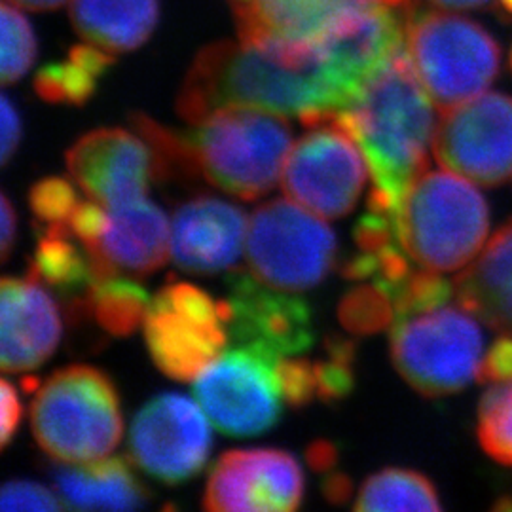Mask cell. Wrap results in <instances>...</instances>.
<instances>
[{"mask_svg": "<svg viewBox=\"0 0 512 512\" xmlns=\"http://www.w3.org/2000/svg\"><path fill=\"white\" fill-rule=\"evenodd\" d=\"M348 99L315 40L217 42L196 57L177 110L194 124L224 107H251L283 116L342 110Z\"/></svg>", "mask_w": 512, "mask_h": 512, "instance_id": "1", "label": "cell"}, {"mask_svg": "<svg viewBox=\"0 0 512 512\" xmlns=\"http://www.w3.org/2000/svg\"><path fill=\"white\" fill-rule=\"evenodd\" d=\"M365 154L374 179L368 205L399 219L404 196L425 173L435 139V103L406 48L374 74L348 107L336 110Z\"/></svg>", "mask_w": 512, "mask_h": 512, "instance_id": "2", "label": "cell"}, {"mask_svg": "<svg viewBox=\"0 0 512 512\" xmlns=\"http://www.w3.org/2000/svg\"><path fill=\"white\" fill-rule=\"evenodd\" d=\"M160 156L194 167L205 181L243 200L268 194L283 175L293 131L283 114L224 107L173 133L147 118L135 120Z\"/></svg>", "mask_w": 512, "mask_h": 512, "instance_id": "3", "label": "cell"}, {"mask_svg": "<svg viewBox=\"0 0 512 512\" xmlns=\"http://www.w3.org/2000/svg\"><path fill=\"white\" fill-rule=\"evenodd\" d=\"M397 226L404 251L418 268L461 272L486 247L490 209L465 177L448 169L425 171L408 188Z\"/></svg>", "mask_w": 512, "mask_h": 512, "instance_id": "4", "label": "cell"}, {"mask_svg": "<svg viewBox=\"0 0 512 512\" xmlns=\"http://www.w3.org/2000/svg\"><path fill=\"white\" fill-rule=\"evenodd\" d=\"M31 427L38 446L61 463L109 458L124 429L116 387L93 366L57 370L31 403Z\"/></svg>", "mask_w": 512, "mask_h": 512, "instance_id": "5", "label": "cell"}, {"mask_svg": "<svg viewBox=\"0 0 512 512\" xmlns=\"http://www.w3.org/2000/svg\"><path fill=\"white\" fill-rule=\"evenodd\" d=\"M404 37L416 74L439 112L486 92L499 74V44L473 19L408 6Z\"/></svg>", "mask_w": 512, "mask_h": 512, "instance_id": "6", "label": "cell"}, {"mask_svg": "<svg viewBox=\"0 0 512 512\" xmlns=\"http://www.w3.org/2000/svg\"><path fill=\"white\" fill-rule=\"evenodd\" d=\"M391 357L399 374L421 395H450L478 380L484 338L475 315L448 302L397 319L391 329Z\"/></svg>", "mask_w": 512, "mask_h": 512, "instance_id": "7", "label": "cell"}, {"mask_svg": "<svg viewBox=\"0 0 512 512\" xmlns=\"http://www.w3.org/2000/svg\"><path fill=\"white\" fill-rule=\"evenodd\" d=\"M302 122L308 131L289 150L283 190L317 217L340 219L363 194L365 154L336 110L304 116Z\"/></svg>", "mask_w": 512, "mask_h": 512, "instance_id": "8", "label": "cell"}, {"mask_svg": "<svg viewBox=\"0 0 512 512\" xmlns=\"http://www.w3.org/2000/svg\"><path fill=\"white\" fill-rule=\"evenodd\" d=\"M245 256L256 279L283 291L319 285L334 264L336 236L296 202L264 203L247 224Z\"/></svg>", "mask_w": 512, "mask_h": 512, "instance_id": "9", "label": "cell"}, {"mask_svg": "<svg viewBox=\"0 0 512 512\" xmlns=\"http://www.w3.org/2000/svg\"><path fill=\"white\" fill-rule=\"evenodd\" d=\"M143 325L154 365L179 382L196 380L230 340L226 304L190 283H171L156 294Z\"/></svg>", "mask_w": 512, "mask_h": 512, "instance_id": "10", "label": "cell"}, {"mask_svg": "<svg viewBox=\"0 0 512 512\" xmlns=\"http://www.w3.org/2000/svg\"><path fill=\"white\" fill-rule=\"evenodd\" d=\"M194 395L213 425L232 437H253L272 429L283 410V389L275 361L255 351H224L196 378Z\"/></svg>", "mask_w": 512, "mask_h": 512, "instance_id": "11", "label": "cell"}, {"mask_svg": "<svg viewBox=\"0 0 512 512\" xmlns=\"http://www.w3.org/2000/svg\"><path fill=\"white\" fill-rule=\"evenodd\" d=\"M433 152L442 169L480 186L512 177V97L480 93L458 107L440 110Z\"/></svg>", "mask_w": 512, "mask_h": 512, "instance_id": "12", "label": "cell"}, {"mask_svg": "<svg viewBox=\"0 0 512 512\" xmlns=\"http://www.w3.org/2000/svg\"><path fill=\"white\" fill-rule=\"evenodd\" d=\"M202 406L164 393L148 401L129 429V458L147 475L181 484L198 475L211 452V431Z\"/></svg>", "mask_w": 512, "mask_h": 512, "instance_id": "13", "label": "cell"}, {"mask_svg": "<svg viewBox=\"0 0 512 512\" xmlns=\"http://www.w3.org/2000/svg\"><path fill=\"white\" fill-rule=\"evenodd\" d=\"M224 304L230 340L275 363L310 349L315 340L310 304L249 274L230 277Z\"/></svg>", "mask_w": 512, "mask_h": 512, "instance_id": "14", "label": "cell"}, {"mask_svg": "<svg viewBox=\"0 0 512 512\" xmlns=\"http://www.w3.org/2000/svg\"><path fill=\"white\" fill-rule=\"evenodd\" d=\"M304 476L283 450H232L211 469L203 509L211 512H289L300 507Z\"/></svg>", "mask_w": 512, "mask_h": 512, "instance_id": "15", "label": "cell"}, {"mask_svg": "<svg viewBox=\"0 0 512 512\" xmlns=\"http://www.w3.org/2000/svg\"><path fill=\"white\" fill-rule=\"evenodd\" d=\"M154 164L152 145L126 129H97L67 152L74 183L107 207L145 198Z\"/></svg>", "mask_w": 512, "mask_h": 512, "instance_id": "16", "label": "cell"}, {"mask_svg": "<svg viewBox=\"0 0 512 512\" xmlns=\"http://www.w3.org/2000/svg\"><path fill=\"white\" fill-rule=\"evenodd\" d=\"M249 220L219 198L183 203L171 220V258L192 274H217L238 264Z\"/></svg>", "mask_w": 512, "mask_h": 512, "instance_id": "17", "label": "cell"}, {"mask_svg": "<svg viewBox=\"0 0 512 512\" xmlns=\"http://www.w3.org/2000/svg\"><path fill=\"white\" fill-rule=\"evenodd\" d=\"M171 226L164 211L145 198L107 207L97 241L86 249L95 279L131 272L152 274L171 255Z\"/></svg>", "mask_w": 512, "mask_h": 512, "instance_id": "18", "label": "cell"}, {"mask_svg": "<svg viewBox=\"0 0 512 512\" xmlns=\"http://www.w3.org/2000/svg\"><path fill=\"white\" fill-rule=\"evenodd\" d=\"M61 338V319L52 296L33 279L6 277L0 285L2 372H27L42 365Z\"/></svg>", "mask_w": 512, "mask_h": 512, "instance_id": "19", "label": "cell"}, {"mask_svg": "<svg viewBox=\"0 0 512 512\" xmlns=\"http://www.w3.org/2000/svg\"><path fill=\"white\" fill-rule=\"evenodd\" d=\"M239 38L310 42L355 6L353 0H230Z\"/></svg>", "mask_w": 512, "mask_h": 512, "instance_id": "20", "label": "cell"}, {"mask_svg": "<svg viewBox=\"0 0 512 512\" xmlns=\"http://www.w3.org/2000/svg\"><path fill=\"white\" fill-rule=\"evenodd\" d=\"M456 300L488 327L512 336V220L454 279Z\"/></svg>", "mask_w": 512, "mask_h": 512, "instance_id": "21", "label": "cell"}, {"mask_svg": "<svg viewBox=\"0 0 512 512\" xmlns=\"http://www.w3.org/2000/svg\"><path fill=\"white\" fill-rule=\"evenodd\" d=\"M54 482L65 505L78 511H137L150 499L124 458L57 469Z\"/></svg>", "mask_w": 512, "mask_h": 512, "instance_id": "22", "label": "cell"}, {"mask_svg": "<svg viewBox=\"0 0 512 512\" xmlns=\"http://www.w3.org/2000/svg\"><path fill=\"white\" fill-rule=\"evenodd\" d=\"M158 16V0H71L74 31L114 57L143 46Z\"/></svg>", "mask_w": 512, "mask_h": 512, "instance_id": "23", "label": "cell"}, {"mask_svg": "<svg viewBox=\"0 0 512 512\" xmlns=\"http://www.w3.org/2000/svg\"><path fill=\"white\" fill-rule=\"evenodd\" d=\"M67 230L40 232L29 275L48 289L76 302L86 300L95 283L92 260Z\"/></svg>", "mask_w": 512, "mask_h": 512, "instance_id": "24", "label": "cell"}, {"mask_svg": "<svg viewBox=\"0 0 512 512\" xmlns=\"http://www.w3.org/2000/svg\"><path fill=\"white\" fill-rule=\"evenodd\" d=\"M114 55L92 44L71 50L65 61L44 67L35 80L37 93L48 103L82 105L97 88V80L109 69Z\"/></svg>", "mask_w": 512, "mask_h": 512, "instance_id": "25", "label": "cell"}, {"mask_svg": "<svg viewBox=\"0 0 512 512\" xmlns=\"http://www.w3.org/2000/svg\"><path fill=\"white\" fill-rule=\"evenodd\" d=\"M355 511H440L439 495L431 480L408 469H384L366 478Z\"/></svg>", "mask_w": 512, "mask_h": 512, "instance_id": "26", "label": "cell"}, {"mask_svg": "<svg viewBox=\"0 0 512 512\" xmlns=\"http://www.w3.org/2000/svg\"><path fill=\"white\" fill-rule=\"evenodd\" d=\"M150 300L139 283L114 274L95 279L86 306L101 329L112 336H128L145 323Z\"/></svg>", "mask_w": 512, "mask_h": 512, "instance_id": "27", "label": "cell"}, {"mask_svg": "<svg viewBox=\"0 0 512 512\" xmlns=\"http://www.w3.org/2000/svg\"><path fill=\"white\" fill-rule=\"evenodd\" d=\"M478 440L490 458L512 467V382L494 384L482 395Z\"/></svg>", "mask_w": 512, "mask_h": 512, "instance_id": "28", "label": "cell"}, {"mask_svg": "<svg viewBox=\"0 0 512 512\" xmlns=\"http://www.w3.org/2000/svg\"><path fill=\"white\" fill-rule=\"evenodd\" d=\"M2 65L0 76L8 86L23 78L37 55V40L31 23L19 12L18 6L4 0L2 4Z\"/></svg>", "mask_w": 512, "mask_h": 512, "instance_id": "29", "label": "cell"}, {"mask_svg": "<svg viewBox=\"0 0 512 512\" xmlns=\"http://www.w3.org/2000/svg\"><path fill=\"white\" fill-rule=\"evenodd\" d=\"M340 321L351 332H376L393 325L395 306L391 296L376 283L351 289L340 304Z\"/></svg>", "mask_w": 512, "mask_h": 512, "instance_id": "30", "label": "cell"}, {"mask_svg": "<svg viewBox=\"0 0 512 512\" xmlns=\"http://www.w3.org/2000/svg\"><path fill=\"white\" fill-rule=\"evenodd\" d=\"M353 361L355 348L348 340L334 336L325 344V355L313 361L317 397L323 403H336L351 393L355 380Z\"/></svg>", "mask_w": 512, "mask_h": 512, "instance_id": "31", "label": "cell"}, {"mask_svg": "<svg viewBox=\"0 0 512 512\" xmlns=\"http://www.w3.org/2000/svg\"><path fill=\"white\" fill-rule=\"evenodd\" d=\"M73 183L67 179H44L31 188L29 203L37 217L40 232L44 230H67L76 207L80 205Z\"/></svg>", "mask_w": 512, "mask_h": 512, "instance_id": "32", "label": "cell"}, {"mask_svg": "<svg viewBox=\"0 0 512 512\" xmlns=\"http://www.w3.org/2000/svg\"><path fill=\"white\" fill-rule=\"evenodd\" d=\"M0 509L12 511H61L67 509L65 501L54 492L29 480H10L0 495Z\"/></svg>", "mask_w": 512, "mask_h": 512, "instance_id": "33", "label": "cell"}, {"mask_svg": "<svg viewBox=\"0 0 512 512\" xmlns=\"http://www.w3.org/2000/svg\"><path fill=\"white\" fill-rule=\"evenodd\" d=\"M275 368H277V376L281 382L285 401L291 406L294 408L306 406L317 397L313 361L285 357L275 363Z\"/></svg>", "mask_w": 512, "mask_h": 512, "instance_id": "34", "label": "cell"}, {"mask_svg": "<svg viewBox=\"0 0 512 512\" xmlns=\"http://www.w3.org/2000/svg\"><path fill=\"white\" fill-rule=\"evenodd\" d=\"M478 380L488 384L512 382V336L503 334V338L497 340L486 353Z\"/></svg>", "mask_w": 512, "mask_h": 512, "instance_id": "35", "label": "cell"}, {"mask_svg": "<svg viewBox=\"0 0 512 512\" xmlns=\"http://www.w3.org/2000/svg\"><path fill=\"white\" fill-rule=\"evenodd\" d=\"M21 420V404L18 393L10 382L0 384V444L6 446Z\"/></svg>", "mask_w": 512, "mask_h": 512, "instance_id": "36", "label": "cell"}, {"mask_svg": "<svg viewBox=\"0 0 512 512\" xmlns=\"http://www.w3.org/2000/svg\"><path fill=\"white\" fill-rule=\"evenodd\" d=\"M2 145H0V152L2 158L0 162L2 165L10 162V156L16 152L18 148L19 137H21V122H19V114L16 107L12 105V101L8 99V95H2Z\"/></svg>", "mask_w": 512, "mask_h": 512, "instance_id": "37", "label": "cell"}, {"mask_svg": "<svg viewBox=\"0 0 512 512\" xmlns=\"http://www.w3.org/2000/svg\"><path fill=\"white\" fill-rule=\"evenodd\" d=\"M14 230H16V217H14L12 205L8 202L6 194H2V207H0V255H2V260H6L10 255Z\"/></svg>", "mask_w": 512, "mask_h": 512, "instance_id": "38", "label": "cell"}, {"mask_svg": "<svg viewBox=\"0 0 512 512\" xmlns=\"http://www.w3.org/2000/svg\"><path fill=\"white\" fill-rule=\"evenodd\" d=\"M23 10H33V12H46V10H55L63 6L67 0H6Z\"/></svg>", "mask_w": 512, "mask_h": 512, "instance_id": "39", "label": "cell"}, {"mask_svg": "<svg viewBox=\"0 0 512 512\" xmlns=\"http://www.w3.org/2000/svg\"><path fill=\"white\" fill-rule=\"evenodd\" d=\"M435 6L446 10H473L488 4L490 0H431Z\"/></svg>", "mask_w": 512, "mask_h": 512, "instance_id": "40", "label": "cell"}, {"mask_svg": "<svg viewBox=\"0 0 512 512\" xmlns=\"http://www.w3.org/2000/svg\"><path fill=\"white\" fill-rule=\"evenodd\" d=\"M499 2H501V6H503L505 12L512 14V0H499Z\"/></svg>", "mask_w": 512, "mask_h": 512, "instance_id": "41", "label": "cell"}, {"mask_svg": "<svg viewBox=\"0 0 512 512\" xmlns=\"http://www.w3.org/2000/svg\"><path fill=\"white\" fill-rule=\"evenodd\" d=\"M509 59H511V69H512V48H511V57H509Z\"/></svg>", "mask_w": 512, "mask_h": 512, "instance_id": "42", "label": "cell"}]
</instances>
